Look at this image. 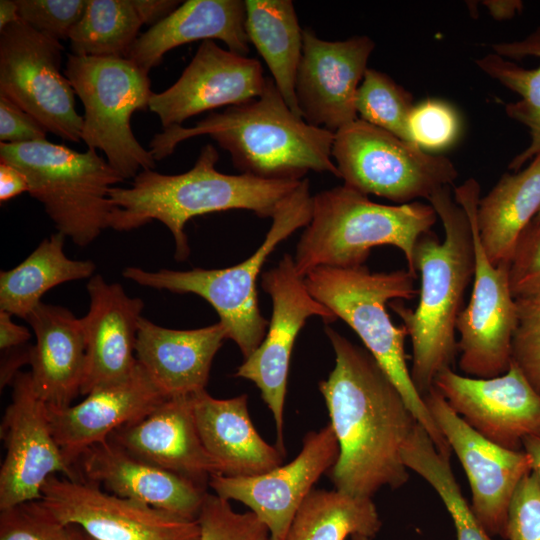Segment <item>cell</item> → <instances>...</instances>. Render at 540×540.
Listing matches in <instances>:
<instances>
[{"label": "cell", "instance_id": "4316f807", "mask_svg": "<svg viewBox=\"0 0 540 540\" xmlns=\"http://www.w3.org/2000/svg\"><path fill=\"white\" fill-rule=\"evenodd\" d=\"M247 402L246 394L217 399L203 390L192 395L198 433L218 474L248 477L282 465L285 455L259 435Z\"/></svg>", "mask_w": 540, "mask_h": 540}, {"label": "cell", "instance_id": "d6986e66", "mask_svg": "<svg viewBox=\"0 0 540 540\" xmlns=\"http://www.w3.org/2000/svg\"><path fill=\"white\" fill-rule=\"evenodd\" d=\"M374 47L368 36L327 41L311 29H303V50L295 82L302 119L334 133L358 119L357 90Z\"/></svg>", "mask_w": 540, "mask_h": 540}, {"label": "cell", "instance_id": "d4e9b609", "mask_svg": "<svg viewBox=\"0 0 540 540\" xmlns=\"http://www.w3.org/2000/svg\"><path fill=\"white\" fill-rule=\"evenodd\" d=\"M225 339L227 330L221 322L177 330L142 317L135 354L166 397L191 396L206 390L213 359Z\"/></svg>", "mask_w": 540, "mask_h": 540}, {"label": "cell", "instance_id": "11a10c76", "mask_svg": "<svg viewBox=\"0 0 540 540\" xmlns=\"http://www.w3.org/2000/svg\"><path fill=\"white\" fill-rule=\"evenodd\" d=\"M534 219L540 222V209Z\"/></svg>", "mask_w": 540, "mask_h": 540}, {"label": "cell", "instance_id": "6da1fadb", "mask_svg": "<svg viewBox=\"0 0 540 540\" xmlns=\"http://www.w3.org/2000/svg\"><path fill=\"white\" fill-rule=\"evenodd\" d=\"M335 366L319 382L339 457L327 472L335 489L372 498L409 479L401 450L418 423L403 396L367 349L326 325Z\"/></svg>", "mask_w": 540, "mask_h": 540}, {"label": "cell", "instance_id": "b9f144b4", "mask_svg": "<svg viewBox=\"0 0 540 540\" xmlns=\"http://www.w3.org/2000/svg\"><path fill=\"white\" fill-rule=\"evenodd\" d=\"M513 297L540 296V222L533 220L521 233L509 264Z\"/></svg>", "mask_w": 540, "mask_h": 540}, {"label": "cell", "instance_id": "44dd1931", "mask_svg": "<svg viewBox=\"0 0 540 540\" xmlns=\"http://www.w3.org/2000/svg\"><path fill=\"white\" fill-rule=\"evenodd\" d=\"M85 396L63 408L46 405L52 434L66 463L74 469L84 451L143 418L168 398L139 363L127 379Z\"/></svg>", "mask_w": 540, "mask_h": 540}, {"label": "cell", "instance_id": "ee69618b", "mask_svg": "<svg viewBox=\"0 0 540 540\" xmlns=\"http://www.w3.org/2000/svg\"><path fill=\"white\" fill-rule=\"evenodd\" d=\"M47 130L30 114L0 95V143L47 140Z\"/></svg>", "mask_w": 540, "mask_h": 540}, {"label": "cell", "instance_id": "2e32d148", "mask_svg": "<svg viewBox=\"0 0 540 540\" xmlns=\"http://www.w3.org/2000/svg\"><path fill=\"white\" fill-rule=\"evenodd\" d=\"M423 399L465 470L475 516L490 536L506 540L512 498L522 479L532 471L528 454L503 448L480 435L434 386Z\"/></svg>", "mask_w": 540, "mask_h": 540}, {"label": "cell", "instance_id": "f546056e", "mask_svg": "<svg viewBox=\"0 0 540 540\" xmlns=\"http://www.w3.org/2000/svg\"><path fill=\"white\" fill-rule=\"evenodd\" d=\"M495 53L477 59L478 67L520 96L505 107L509 118L524 125L530 144L514 157L509 169L518 171L540 154V26L520 41L491 45Z\"/></svg>", "mask_w": 540, "mask_h": 540}, {"label": "cell", "instance_id": "4dcf8cb0", "mask_svg": "<svg viewBox=\"0 0 540 540\" xmlns=\"http://www.w3.org/2000/svg\"><path fill=\"white\" fill-rule=\"evenodd\" d=\"M245 6V28L250 43L267 64L286 104L301 117L295 82L303 50V29L293 2L245 0Z\"/></svg>", "mask_w": 540, "mask_h": 540}, {"label": "cell", "instance_id": "c3c4849f", "mask_svg": "<svg viewBox=\"0 0 540 540\" xmlns=\"http://www.w3.org/2000/svg\"><path fill=\"white\" fill-rule=\"evenodd\" d=\"M23 192H28L25 175L16 167L0 162V201H8Z\"/></svg>", "mask_w": 540, "mask_h": 540}, {"label": "cell", "instance_id": "db71d44e", "mask_svg": "<svg viewBox=\"0 0 540 540\" xmlns=\"http://www.w3.org/2000/svg\"><path fill=\"white\" fill-rule=\"evenodd\" d=\"M351 540H371V539L364 535L354 534L351 536Z\"/></svg>", "mask_w": 540, "mask_h": 540}, {"label": "cell", "instance_id": "836d02e7", "mask_svg": "<svg viewBox=\"0 0 540 540\" xmlns=\"http://www.w3.org/2000/svg\"><path fill=\"white\" fill-rule=\"evenodd\" d=\"M401 457L408 470L421 476L437 492L452 518L457 540H493L462 495L450 457L437 450L419 423L403 445Z\"/></svg>", "mask_w": 540, "mask_h": 540}, {"label": "cell", "instance_id": "484cf974", "mask_svg": "<svg viewBox=\"0 0 540 540\" xmlns=\"http://www.w3.org/2000/svg\"><path fill=\"white\" fill-rule=\"evenodd\" d=\"M36 342L31 349V380L48 406L72 405L80 394L86 345L81 318L67 308L41 302L25 319Z\"/></svg>", "mask_w": 540, "mask_h": 540}, {"label": "cell", "instance_id": "f5cc1de1", "mask_svg": "<svg viewBox=\"0 0 540 540\" xmlns=\"http://www.w3.org/2000/svg\"><path fill=\"white\" fill-rule=\"evenodd\" d=\"M73 540H95L77 526H68Z\"/></svg>", "mask_w": 540, "mask_h": 540}, {"label": "cell", "instance_id": "5b68a950", "mask_svg": "<svg viewBox=\"0 0 540 540\" xmlns=\"http://www.w3.org/2000/svg\"><path fill=\"white\" fill-rule=\"evenodd\" d=\"M416 279L408 269L371 272L365 265L318 267L304 277L310 294L355 331L437 450L450 457L452 450L411 378L404 350L407 330L393 324L386 310L390 300L412 299L419 294Z\"/></svg>", "mask_w": 540, "mask_h": 540}, {"label": "cell", "instance_id": "ab89813d", "mask_svg": "<svg viewBox=\"0 0 540 540\" xmlns=\"http://www.w3.org/2000/svg\"><path fill=\"white\" fill-rule=\"evenodd\" d=\"M511 359L540 394V296L517 298Z\"/></svg>", "mask_w": 540, "mask_h": 540}, {"label": "cell", "instance_id": "bcb514c9", "mask_svg": "<svg viewBox=\"0 0 540 540\" xmlns=\"http://www.w3.org/2000/svg\"><path fill=\"white\" fill-rule=\"evenodd\" d=\"M32 345H24L8 351H3L0 368V386L1 389L11 385L19 369L25 364H30Z\"/></svg>", "mask_w": 540, "mask_h": 540}, {"label": "cell", "instance_id": "f35d334b", "mask_svg": "<svg viewBox=\"0 0 540 540\" xmlns=\"http://www.w3.org/2000/svg\"><path fill=\"white\" fill-rule=\"evenodd\" d=\"M0 540H73L39 500L0 510Z\"/></svg>", "mask_w": 540, "mask_h": 540}, {"label": "cell", "instance_id": "3957f363", "mask_svg": "<svg viewBox=\"0 0 540 540\" xmlns=\"http://www.w3.org/2000/svg\"><path fill=\"white\" fill-rule=\"evenodd\" d=\"M218 159L217 149L207 144L194 166L184 173L168 175L142 170L129 187H112L109 198L114 210L110 228L130 231L157 220L173 236L175 258L184 261L190 254L184 229L192 218L231 209L250 210L261 218H272L302 181L224 174L215 167Z\"/></svg>", "mask_w": 540, "mask_h": 540}, {"label": "cell", "instance_id": "7c38bea8", "mask_svg": "<svg viewBox=\"0 0 540 540\" xmlns=\"http://www.w3.org/2000/svg\"><path fill=\"white\" fill-rule=\"evenodd\" d=\"M64 47L19 20L0 31V95L34 117L46 130L80 142L83 117L62 73Z\"/></svg>", "mask_w": 540, "mask_h": 540}, {"label": "cell", "instance_id": "74e56055", "mask_svg": "<svg viewBox=\"0 0 540 540\" xmlns=\"http://www.w3.org/2000/svg\"><path fill=\"white\" fill-rule=\"evenodd\" d=\"M460 122L454 108L441 100L428 99L413 107L408 118L411 142L422 150H440L452 145Z\"/></svg>", "mask_w": 540, "mask_h": 540}, {"label": "cell", "instance_id": "277c9868", "mask_svg": "<svg viewBox=\"0 0 540 540\" xmlns=\"http://www.w3.org/2000/svg\"><path fill=\"white\" fill-rule=\"evenodd\" d=\"M444 228L439 241L432 231L423 234L414 250V265L421 276L415 310L400 302L390 307L402 319L411 339V378L424 397L436 375L451 368L458 353L456 323L474 275V240L466 211L452 199L449 187L428 198Z\"/></svg>", "mask_w": 540, "mask_h": 540}, {"label": "cell", "instance_id": "5bb4252c", "mask_svg": "<svg viewBox=\"0 0 540 540\" xmlns=\"http://www.w3.org/2000/svg\"><path fill=\"white\" fill-rule=\"evenodd\" d=\"M39 501L59 522L95 540H200L197 519L116 496L83 479L53 475Z\"/></svg>", "mask_w": 540, "mask_h": 540}, {"label": "cell", "instance_id": "ac0fdd59", "mask_svg": "<svg viewBox=\"0 0 540 540\" xmlns=\"http://www.w3.org/2000/svg\"><path fill=\"white\" fill-rule=\"evenodd\" d=\"M338 457L339 444L329 423L306 434L291 462L255 476L215 474L209 486L219 497L247 506L268 528L271 540H284L298 508Z\"/></svg>", "mask_w": 540, "mask_h": 540}, {"label": "cell", "instance_id": "8fae6325", "mask_svg": "<svg viewBox=\"0 0 540 540\" xmlns=\"http://www.w3.org/2000/svg\"><path fill=\"white\" fill-rule=\"evenodd\" d=\"M454 200L466 211L474 240L473 288L456 323L460 370L469 377L492 378L508 371L517 324L516 300L509 282V264L495 266L479 240L476 211L480 186L470 178L455 188Z\"/></svg>", "mask_w": 540, "mask_h": 540}, {"label": "cell", "instance_id": "7dc6e473", "mask_svg": "<svg viewBox=\"0 0 540 540\" xmlns=\"http://www.w3.org/2000/svg\"><path fill=\"white\" fill-rule=\"evenodd\" d=\"M181 3L178 0H133L143 24L151 27L171 14Z\"/></svg>", "mask_w": 540, "mask_h": 540}, {"label": "cell", "instance_id": "d6a6232c", "mask_svg": "<svg viewBox=\"0 0 540 540\" xmlns=\"http://www.w3.org/2000/svg\"><path fill=\"white\" fill-rule=\"evenodd\" d=\"M381 526L372 498L313 488L298 508L284 540H345L354 534L372 539Z\"/></svg>", "mask_w": 540, "mask_h": 540}, {"label": "cell", "instance_id": "83f0119b", "mask_svg": "<svg viewBox=\"0 0 540 540\" xmlns=\"http://www.w3.org/2000/svg\"><path fill=\"white\" fill-rule=\"evenodd\" d=\"M242 0H187L162 21L140 34L128 59L148 72L170 50L197 40L218 39L228 50L246 56L250 41Z\"/></svg>", "mask_w": 540, "mask_h": 540}, {"label": "cell", "instance_id": "30bf717a", "mask_svg": "<svg viewBox=\"0 0 540 540\" xmlns=\"http://www.w3.org/2000/svg\"><path fill=\"white\" fill-rule=\"evenodd\" d=\"M331 156L344 185L406 204L450 187L458 172L450 159L360 118L334 133Z\"/></svg>", "mask_w": 540, "mask_h": 540}, {"label": "cell", "instance_id": "9c48e42d", "mask_svg": "<svg viewBox=\"0 0 540 540\" xmlns=\"http://www.w3.org/2000/svg\"><path fill=\"white\" fill-rule=\"evenodd\" d=\"M64 74L84 107L81 140L102 151L125 179L156 167L150 150L134 136L131 117L148 109L154 93L149 73L123 57L68 54Z\"/></svg>", "mask_w": 540, "mask_h": 540}, {"label": "cell", "instance_id": "d590c367", "mask_svg": "<svg viewBox=\"0 0 540 540\" xmlns=\"http://www.w3.org/2000/svg\"><path fill=\"white\" fill-rule=\"evenodd\" d=\"M413 107L407 90L385 73L367 68L355 100L358 118L412 143L408 118Z\"/></svg>", "mask_w": 540, "mask_h": 540}, {"label": "cell", "instance_id": "60d3db41", "mask_svg": "<svg viewBox=\"0 0 540 540\" xmlns=\"http://www.w3.org/2000/svg\"><path fill=\"white\" fill-rule=\"evenodd\" d=\"M15 1L21 21L58 41L69 39L87 5V0Z\"/></svg>", "mask_w": 540, "mask_h": 540}, {"label": "cell", "instance_id": "f907efd6", "mask_svg": "<svg viewBox=\"0 0 540 540\" xmlns=\"http://www.w3.org/2000/svg\"><path fill=\"white\" fill-rule=\"evenodd\" d=\"M523 450L531 460L532 471L540 478V437L530 436L524 439Z\"/></svg>", "mask_w": 540, "mask_h": 540}, {"label": "cell", "instance_id": "ffe728a7", "mask_svg": "<svg viewBox=\"0 0 540 540\" xmlns=\"http://www.w3.org/2000/svg\"><path fill=\"white\" fill-rule=\"evenodd\" d=\"M267 79L257 59L205 40L178 80L152 94L148 109L166 129L205 111L249 102L263 93Z\"/></svg>", "mask_w": 540, "mask_h": 540}, {"label": "cell", "instance_id": "7402d4cb", "mask_svg": "<svg viewBox=\"0 0 540 540\" xmlns=\"http://www.w3.org/2000/svg\"><path fill=\"white\" fill-rule=\"evenodd\" d=\"M89 309L81 318L85 345L82 395L127 379L137 366L135 346L144 303L119 283L93 275L87 284Z\"/></svg>", "mask_w": 540, "mask_h": 540}, {"label": "cell", "instance_id": "f1b7e54d", "mask_svg": "<svg viewBox=\"0 0 540 540\" xmlns=\"http://www.w3.org/2000/svg\"><path fill=\"white\" fill-rule=\"evenodd\" d=\"M540 209V154L524 170L505 173L479 199L476 225L482 248L495 266L510 264L523 230Z\"/></svg>", "mask_w": 540, "mask_h": 540}, {"label": "cell", "instance_id": "f6af8a7d", "mask_svg": "<svg viewBox=\"0 0 540 540\" xmlns=\"http://www.w3.org/2000/svg\"><path fill=\"white\" fill-rule=\"evenodd\" d=\"M12 315L0 310V349L1 352L27 345L31 338L29 330L12 321Z\"/></svg>", "mask_w": 540, "mask_h": 540}, {"label": "cell", "instance_id": "e575fe53", "mask_svg": "<svg viewBox=\"0 0 540 540\" xmlns=\"http://www.w3.org/2000/svg\"><path fill=\"white\" fill-rule=\"evenodd\" d=\"M142 25L133 0H87L69 34L72 54L127 58Z\"/></svg>", "mask_w": 540, "mask_h": 540}, {"label": "cell", "instance_id": "4fadbf2b", "mask_svg": "<svg viewBox=\"0 0 540 540\" xmlns=\"http://www.w3.org/2000/svg\"><path fill=\"white\" fill-rule=\"evenodd\" d=\"M261 286L273 305L268 332L259 347L244 359L235 376L252 381L260 390L275 421L276 447L286 456L283 413L296 337L311 316H319L326 325L337 318L310 294L290 254H284L275 267L262 273Z\"/></svg>", "mask_w": 540, "mask_h": 540}, {"label": "cell", "instance_id": "1f68e13d", "mask_svg": "<svg viewBox=\"0 0 540 540\" xmlns=\"http://www.w3.org/2000/svg\"><path fill=\"white\" fill-rule=\"evenodd\" d=\"M65 238L57 231L16 267L0 272L1 311L26 319L50 289L93 276L95 264L91 260H73L65 255Z\"/></svg>", "mask_w": 540, "mask_h": 540}, {"label": "cell", "instance_id": "7bdbcfd3", "mask_svg": "<svg viewBox=\"0 0 540 540\" xmlns=\"http://www.w3.org/2000/svg\"><path fill=\"white\" fill-rule=\"evenodd\" d=\"M506 540H540V478L531 471L512 498Z\"/></svg>", "mask_w": 540, "mask_h": 540}, {"label": "cell", "instance_id": "52a82bcc", "mask_svg": "<svg viewBox=\"0 0 540 540\" xmlns=\"http://www.w3.org/2000/svg\"><path fill=\"white\" fill-rule=\"evenodd\" d=\"M312 201L309 180L302 179L272 217V225L263 243L249 258L237 265L188 271H147L126 267L122 274L144 287L178 294L192 293L205 299L219 315V322L227 330V338L236 343L246 359L259 347L268 327V321L258 305L257 277L267 257L279 243L297 229L308 225Z\"/></svg>", "mask_w": 540, "mask_h": 540}, {"label": "cell", "instance_id": "ba28073f", "mask_svg": "<svg viewBox=\"0 0 540 540\" xmlns=\"http://www.w3.org/2000/svg\"><path fill=\"white\" fill-rule=\"evenodd\" d=\"M0 162L25 175L28 193L74 244L87 246L110 228L109 191L124 179L97 150L78 152L48 140L0 143Z\"/></svg>", "mask_w": 540, "mask_h": 540}, {"label": "cell", "instance_id": "603a6c76", "mask_svg": "<svg viewBox=\"0 0 540 540\" xmlns=\"http://www.w3.org/2000/svg\"><path fill=\"white\" fill-rule=\"evenodd\" d=\"M108 440L203 489L218 474L198 433L192 395L166 398L143 418L115 430Z\"/></svg>", "mask_w": 540, "mask_h": 540}, {"label": "cell", "instance_id": "8d00e7d4", "mask_svg": "<svg viewBox=\"0 0 540 540\" xmlns=\"http://www.w3.org/2000/svg\"><path fill=\"white\" fill-rule=\"evenodd\" d=\"M197 520L200 540H271L268 528L252 511L238 513L215 493H206Z\"/></svg>", "mask_w": 540, "mask_h": 540}, {"label": "cell", "instance_id": "8992f818", "mask_svg": "<svg viewBox=\"0 0 540 540\" xmlns=\"http://www.w3.org/2000/svg\"><path fill=\"white\" fill-rule=\"evenodd\" d=\"M437 217L431 204H379L344 184L323 190L313 196L310 222L296 246L297 272L305 277L318 267L362 266L372 248L389 245L402 251L407 269L418 276L415 246Z\"/></svg>", "mask_w": 540, "mask_h": 540}, {"label": "cell", "instance_id": "816d5d0a", "mask_svg": "<svg viewBox=\"0 0 540 540\" xmlns=\"http://www.w3.org/2000/svg\"><path fill=\"white\" fill-rule=\"evenodd\" d=\"M18 6L15 0L0 1V31L19 21Z\"/></svg>", "mask_w": 540, "mask_h": 540}, {"label": "cell", "instance_id": "9a60e30c", "mask_svg": "<svg viewBox=\"0 0 540 540\" xmlns=\"http://www.w3.org/2000/svg\"><path fill=\"white\" fill-rule=\"evenodd\" d=\"M11 386V402L0 428L6 449L0 469V510L39 500L53 475L80 479L52 434L47 406L35 393L30 372H19Z\"/></svg>", "mask_w": 540, "mask_h": 540}, {"label": "cell", "instance_id": "e0dca14e", "mask_svg": "<svg viewBox=\"0 0 540 540\" xmlns=\"http://www.w3.org/2000/svg\"><path fill=\"white\" fill-rule=\"evenodd\" d=\"M434 387L468 425L503 448L521 451L524 439L540 437V394L512 362L492 378L447 368L436 375Z\"/></svg>", "mask_w": 540, "mask_h": 540}, {"label": "cell", "instance_id": "cb8c5ba5", "mask_svg": "<svg viewBox=\"0 0 540 540\" xmlns=\"http://www.w3.org/2000/svg\"><path fill=\"white\" fill-rule=\"evenodd\" d=\"M75 469L80 479L119 497L147 504L188 519H197L206 489L138 458L106 440L80 456Z\"/></svg>", "mask_w": 540, "mask_h": 540}, {"label": "cell", "instance_id": "681fc988", "mask_svg": "<svg viewBox=\"0 0 540 540\" xmlns=\"http://www.w3.org/2000/svg\"><path fill=\"white\" fill-rule=\"evenodd\" d=\"M483 3L496 20L510 19L523 8V2L518 0L484 1Z\"/></svg>", "mask_w": 540, "mask_h": 540}, {"label": "cell", "instance_id": "7a4b0ae2", "mask_svg": "<svg viewBox=\"0 0 540 540\" xmlns=\"http://www.w3.org/2000/svg\"><path fill=\"white\" fill-rule=\"evenodd\" d=\"M208 135L226 150L241 173L269 180H302L309 172L339 177L331 159L334 132L308 124L286 104L272 78L244 104L212 112L192 127L174 125L150 141L155 161L187 139Z\"/></svg>", "mask_w": 540, "mask_h": 540}]
</instances>
